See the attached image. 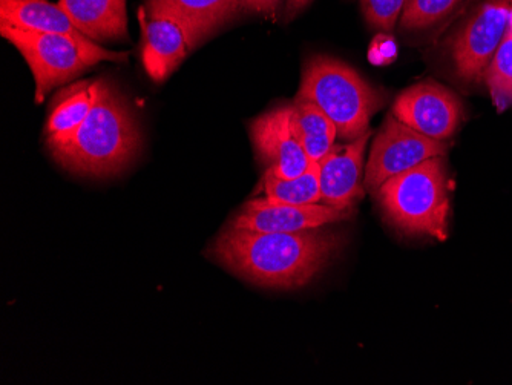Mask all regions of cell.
<instances>
[{
  "mask_svg": "<svg viewBox=\"0 0 512 385\" xmlns=\"http://www.w3.org/2000/svg\"><path fill=\"white\" fill-rule=\"evenodd\" d=\"M148 5L177 14L203 42L237 14L241 0H149Z\"/></svg>",
  "mask_w": 512,
  "mask_h": 385,
  "instance_id": "obj_15",
  "label": "cell"
},
{
  "mask_svg": "<svg viewBox=\"0 0 512 385\" xmlns=\"http://www.w3.org/2000/svg\"><path fill=\"white\" fill-rule=\"evenodd\" d=\"M511 0H485L451 45L457 76L465 82H480L509 27Z\"/></svg>",
  "mask_w": 512,
  "mask_h": 385,
  "instance_id": "obj_7",
  "label": "cell"
},
{
  "mask_svg": "<svg viewBox=\"0 0 512 385\" xmlns=\"http://www.w3.org/2000/svg\"><path fill=\"white\" fill-rule=\"evenodd\" d=\"M376 192L382 211L398 231L447 240L451 206L444 157L428 158L394 175Z\"/></svg>",
  "mask_w": 512,
  "mask_h": 385,
  "instance_id": "obj_3",
  "label": "cell"
},
{
  "mask_svg": "<svg viewBox=\"0 0 512 385\" xmlns=\"http://www.w3.org/2000/svg\"><path fill=\"white\" fill-rule=\"evenodd\" d=\"M362 11L371 27L393 30L407 0H361Z\"/></svg>",
  "mask_w": 512,
  "mask_h": 385,
  "instance_id": "obj_21",
  "label": "cell"
},
{
  "mask_svg": "<svg viewBox=\"0 0 512 385\" xmlns=\"http://www.w3.org/2000/svg\"><path fill=\"white\" fill-rule=\"evenodd\" d=\"M352 209H336L332 206L287 205L279 201L252 200L244 205L234 218L230 228L249 232H302L319 229L325 224L339 223L352 218Z\"/></svg>",
  "mask_w": 512,
  "mask_h": 385,
  "instance_id": "obj_11",
  "label": "cell"
},
{
  "mask_svg": "<svg viewBox=\"0 0 512 385\" xmlns=\"http://www.w3.org/2000/svg\"><path fill=\"white\" fill-rule=\"evenodd\" d=\"M342 246L332 232H249L229 228L211 254L234 274L258 286L298 289L306 286Z\"/></svg>",
  "mask_w": 512,
  "mask_h": 385,
  "instance_id": "obj_1",
  "label": "cell"
},
{
  "mask_svg": "<svg viewBox=\"0 0 512 385\" xmlns=\"http://www.w3.org/2000/svg\"><path fill=\"white\" fill-rule=\"evenodd\" d=\"M290 109L293 131L307 157L310 162H321L338 139L335 123L318 106L307 100L295 99Z\"/></svg>",
  "mask_w": 512,
  "mask_h": 385,
  "instance_id": "obj_16",
  "label": "cell"
},
{
  "mask_svg": "<svg viewBox=\"0 0 512 385\" xmlns=\"http://www.w3.org/2000/svg\"><path fill=\"white\" fill-rule=\"evenodd\" d=\"M0 25L37 31L85 37L59 4L46 0H0Z\"/></svg>",
  "mask_w": 512,
  "mask_h": 385,
  "instance_id": "obj_14",
  "label": "cell"
},
{
  "mask_svg": "<svg viewBox=\"0 0 512 385\" xmlns=\"http://www.w3.org/2000/svg\"><path fill=\"white\" fill-rule=\"evenodd\" d=\"M77 30L94 42H126V0H60Z\"/></svg>",
  "mask_w": 512,
  "mask_h": 385,
  "instance_id": "obj_13",
  "label": "cell"
},
{
  "mask_svg": "<svg viewBox=\"0 0 512 385\" xmlns=\"http://www.w3.org/2000/svg\"><path fill=\"white\" fill-rule=\"evenodd\" d=\"M309 2L310 0H287V8H289V13H296V11L306 7Z\"/></svg>",
  "mask_w": 512,
  "mask_h": 385,
  "instance_id": "obj_23",
  "label": "cell"
},
{
  "mask_svg": "<svg viewBox=\"0 0 512 385\" xmlns=\"http://www.w3.org/2000/svg\"><path fill=\"white\" fill-rule=\"evenodd\" d=\"M447 149V143L414 131L391 114L371 146L365 168V189L376 192L394 175L421 165L428 158L444 157Z\"/></svg>",
  "mask_w": 512,
  "mask_h": 385,
  "instance_id": "obj_6",
  "label": "cell"
},
{
  "mask_svg": "<svg viewBox=\"0 0 512 385\" xmlns=\"http://www.w3.org/2000/svg\"><path fill=\"white\" fill-rule=\"evenodd\" d=\"M263 191L267 200L287 205H315L321 203L319 163H310L306 172L295 178H279L266 172Z\"/></svg>",
  "mask_w": 512,
  "mask_h": 385,
  "instance_id": "obj_18",
  "label": "cell"
},
{
  "mask_svg": "<svg viewBox=\"0 0 512 385\" xmlns=\"http://www.w3.org/2000/svg\"><path fill=\"white\" fill-rule=\"evenodd\" d=\"M296 99L318 106L335 123L338 139L353 142L368 131L381 94L353 68L327 56L307 60Z\"/></svg>",
  "mask_w": 512,
  "mask_h": 385,
  "instance_id": "obj_4",
  "label": "cell"
},
{
  "mask_svg": "<svg viewBox=\"0 0 512 385\" xmlns=\"http://www.w3.org/2000/svg\"><path fill=\"white\" fill-rule=\"evenodd\" d=\"M393 116L430 139L447 142L462 122L463 106L450 89L424 82L411 86L396 99Z\"/></svg>",
  "mask_w": 512,
  "mask_h": 385,
  "instance_id": "obj_9",
  "label": "cell"
},
{
  "mask_svg": "<svg viewBox=\"0 0 512 385\" xmlns=\"http://www.w3.org/2000/svg\"><path fill=\"white\" fill-rule=\"evenodd\" d=\"M138 22L142 27L143 66L154 82L168 79L200 43L188 22L165 8H140Z\"/></svg>",
  "mask_w": 512,
  "mask_h": 385,
  "instance_id": "obj_8",
  "label": "cell"
},
{
  "mask_svg": "<svg viewBox=\"0 0 512 385\" xmlns=\"http://www.w3.org/2000/svg\"><path fill=\"white\" fill-rule=\"evenodd\" d=\"M100 82L102 79L92 82L85 80L66 89L46 123V137H63L71 134L85 122L99 97Z\"/></svg>",
  "mask_w": 512,
  "mask_h": 385,
  "instance_id": "obj_17",
  "label": "cell"
},
{
  "mask_svg": "<svg viewBox=\"0 0 512 385\" xmlns=\"http://www.w3.org/2000/svg\"><path fill=\"white\" fill-rule=\"evenodd\" d=\"M57 162L76 174H119L140 149V131L117 89L102 79L99 97L85 122L63 137H46Z\"/></svg>",
  "mask_w": 512,
  "mask_h": 385,
  "instance_id": "obj_2",
  "label": "cell"
},
{
  "mask_svg": "<svg viewBox=\"0 0 512 385\" xmlns=\"http://www.w3.org/2000/svg\"><path fill=\"white\" fill-rule=\"evenodd\" d=\"M491 97L497 108L505 109L512 105V31L508 27L499 50L494 54L485 76Z\"/></svg>",
  "mask_w": 512,
  "mask_h": 385,
  "instance_id": "obj_19",
  "label": "cell"
},
{
  "mask_svg": "<svg viewBox=\"0 0 512 385\" xmlns=\"http://www.w3.org/2000/svg\"><path fill=\"white\" fill-rule=\"evenodd\" d=\"M371 132L367 131L353 142L333 145L319 163V185L322 205L336 209H352L364 197L362 171L364 152Z\"/></svg>",
  "mask_w": 512,
  "mask_h": 385,
  "instance_id": "obj_12",
  "label": "cell"
},
{
  "mask_svg": "<svg viewBox=\"0 0 512 385\" xmlns=\"http://www.w3.org/2000/svg\"><path fill=\"white\" fill-rule=\"evenodd\" d=\"M509 28L512 31V0H511V11H509Z\"/></svg>",
  "mask_w": 512,
  "mask_h": 385,
  "instance_id": "obj_24",
  "label": "cell"
},
{
  "mask_svg": "<svg viewBox=\"0 0 512 385\" xmlns=\"http://www.w3.org/2000/svg\"><path fill=\"white\" fill-rule=\"evenodd\" d=\"M241 5L247 10L272 16L278 8L279 0H241Z\"/></svg>",
  "mask_w": 512,
  "mask_h": 385,
  "instance_id": "obj_22",
  "label": "cell"
},
{
  "mask_svg": "<svg viewBox=\"0 0 512 385\" xmlns=\"http://www.w3.org/2000/svg\"><path fill=\"white\" fill-rule=\"evenodd\" d=\"M250 139L266 172L276 177H298L312 163L293 131L290 105L279 106L253 120Z\"/></svg>",
  "mask_w": 512,
  "mask_h": 385,
  "instance_id": "obj_10",
  "label": "cell"
},
{
  "mask_svg": "<svg viewBox=\"0 0 512 385\" xmlns=\"http://www.w3.org/2000/svg\"><path fill=\"white\" fill-rule=\"evenodd\" d=\"M463 0H407L401 25L405 30H424L447 17Z\"/></svg>",
  "mask_w": 512,
  "mask_h": 385,
  "instance_id": "obj_20",
  "label": "cell"
},
{
  "mask_svg": "<svg viewBox=\"0 0 512 385\" xmlns=\"http://www.w3.org/2000/svg\"><path fill=\"white\" fill-rule=\"evenodd\" d=\"M0 33L27 60L36 82V102L63 83L71 82L100 62H126L128 54L100 47L88 37L66 34L37 33L0 25Z\"/></svg>",
  "mask_w": 512,
  "mask_h": 385,
  "instance_id": "obj_5",
  "label": "cell"
}]
</instances>
